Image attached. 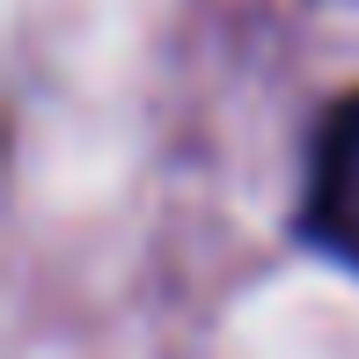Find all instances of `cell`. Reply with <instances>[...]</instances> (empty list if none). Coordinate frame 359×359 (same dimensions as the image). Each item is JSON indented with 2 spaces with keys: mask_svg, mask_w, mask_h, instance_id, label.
I'll list each match as a JSON object with an SVG mask.
<instances>
[{
  "mask_svg": "<svg viewBox=\"0 0 359 359\" xmlns=\"http://www.w3.org/2000/svg\"><path fill=\"white\" fill-rule=\"evenodd\" d=\"M301 227L337 257H359V95L330 110L316 140V176H308V205Z\"/></svg>",
  "mask_w": 359,
  "mask_h": 359,
  "instance_id": "1",
  "label": "cell"
}]
</instances>
